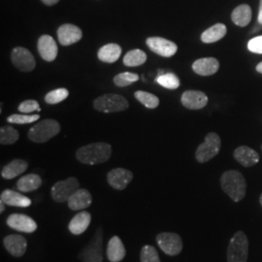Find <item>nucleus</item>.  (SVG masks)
Instances as JSON below:
<instances>
[{"mask_svg":"<svg viewBox=\"0 0 262 262\" xmlns=\"http://www.w3.org/2000/svg\"><path fill=\"white\" fill-rule=\"evenodd\" d=\"M111 145L103 142H98L92 143L80 148L76 152V158L84 164L95 165L106 162L111 158Z\"/></svg>","mask_w":262,"mask_h":262,"instance_id":"nucleus-1","label":"nucleus"},{"mask_svg":"<svg viewBox=\"0 0 262 262\" xmlns=\"http://www.w3.org/2000/svg\"><path fill=\"white\" fill-rule=\"evenodd\" d=\"M221 187L234 202H240L246 196L247 183L239 171L229 170L221 177Z\"/></svg>","mask_w":262,"mask_h":262,"instance_id":"nucleus-2","label":"nucleus"},{"mask_svg":"<svg viewBox=\"0 0 262 262\" xmlns=\"http://www.w3.org/2000/svg\"><path fill=\"white\" fill-rule=\"evenodd\" d=\"M60 132V124L56 120L47 119L36 123L28 133V139L34 143H45Z\"/></svg>","mask_w":262,"mask_h":262,"instance_id":"nucleus-3","label":"nucleus"},{"mask_svg":"<svg viewBox=\"0 0 262 262\" xmlns=\"http://www.w3.org/2000/svg\"><path fill=\"white\" fill-rule=\"evenodd\" d=\"M249 253V240L243 231H237L227 248V262H247Z\"/></svg>","mask_w":262,"mask_h":262,"instance_id":"nucleus-4","label":"nucleus"},{"mask_svg":"<svg viewBox=\"0 0 262 262\" xmlns=\"http://www.w3.org/2000/svg\"><path fill=\"white\" fill-rule=\"evenodd\" d=\"M94 107L99 112L108 114L124 111L129 107V104L120 94H108L97 97L94 101Z\"/></svg>","mask_w":262,"mask_h":262,"instance_id":"nucleus-5","label":"nucleus"},{"mask_svg":"<svg viewBox=\"0 0 262 262\" xmlns=\"http://www.w3.org/2000/svg\"><path fill=\"white\" fill-rule=\"evenodd\" d=\"M83 262H103V231L99 227L79 255Z\"/></svg>","mask_w":262,"mask_h":262,"instance_id":"nucleus-6","label":"nucleus"},{"mask_svg":"<svg viewBox=\"0 0 262 262\" xmlns=\"http://www.w3.org/2000/svg\"><path fill=\"white\" fill-rule=\"evenodd\" d=\"M221 147H222V140L216 133L211 132L207 134L205 140L198 146L195 151L197 161L200 163H205L209 160L214 159L220 152Z\"/></svg>","mask_w":262,"mask_h":262,"instance_id":"nucleus-7","label":"nucleus"},{"mask_svg":"<svg viewBox=\"0 0 262 262\" xmlns=\"http://www.w3.org/2000/svg\"><path fill=\"white\" fill-rule=\"evenodd\" d=\"M80 188V183L75 177H70L63 181L56 182L51 189V195L54 201L63 203L69 200Z\"/></svg>","mask_w":262,"mask_h":262,"instance_id":"nucleus-8","label":"nucleus"},{"mask_svg":"<svg viewBox=\"0 0 262 262\" xmlns=\"http://www.w3.org/2000/svg\"><path fill=\"white\" fill-rule=\"evenodd\" d=\"M11 60L14 66L21 72H31L36 66L33 55L28 49L16 47L11 53Z\"/></svg>","mask_w":262,"mask_h":262,"instance_id":"nucleus-9","label":"nucleus"},{"mask_svg":"<svg viewBox=\"0 0 262 262\" xmlns=\"http://www.w3.org/2000/svg\"><path fill=\"white\" fill-rule=\"evenodd\" d=\"M157 242L161 251L168 255L175 256L183 250V241L180 235L172 232H162L157 236Z\"/></svg>","mask_w":262,"mask_h":262,"instance_id":"nucleus-10","label":"nucleus"},{"mask_svg":"<svg viewBox=\"0 0 262 262\" xmlns=\"http://www.w3.org/2000/svg\"><path fill=\"white\" fill-rule=\"evenodd\" d=\"M146 44L151 52L162 57H171L174 56L178 51V46L174 42L167 40L165 38H147Z\"/></svg>","mask_w":262,"mask_h":262,"instance_id":"nucleus-11","label":"nucleus"},{"mask_svg":"<svg viewBox=\"0 0 262 262\" xmlns=\"http://www.w3.org/2000/svg\"><path fill=\"white\" fill-rule=\"evenodd\" d=\"M6 223L12 229L19 232L32 233L37 229L36 222L32 217L24 214H12L7 217Z\"/></svg>","mask_w":262,"mask_h":262,"instance_id":"nucleus-12","label":"nucleus"},{"mask_svg":"<svg viewBox=\"0 0 262 262\" xmlns=\"http://www.w3.org/2000/svg\"><path fill=\"white\" fill-rule=\"evenodd\" d=\"M83 37V32L77 26L66 24L57 29L58 42L62 46H70L79 42Z\"/></svg>","mask_w":262,"mask_h":262,"instance_id":"nucleus-13","label":"nucleus"},{"mask_svg":"<svg viewBox=\"0 0 262 262\" xmlns=\"http://www.w3.org/2000/svg\"><path fill=\"white\" fill-rule=\"evenodd\" d=\"M133 179L132 172L124 168H116L107 174L108 184L117 190H122L128 186Z\"/></svg>","mask_w":262,"mask_h":262,"instance_id":"nucleus-14","label":"nucleus"},{"mask_svg":"<svg viewBox=\"0 0 262 262\" xmlns=\"http://www.w3.org/2000/svg\"><path fill=\"white\" fill-rule=\"evenodd\" d=\"M38 53L40 56L49 62L54 61L57 56L58 49L55 39L51 35H42L38 39Z\"/></svg>","mask_w":262,"mask_h":262,"instance_id":"nucleus-15","label":"nucleus"},{"mask_svg":"<svg viewBox=\"0 0 262 262\" xmlns=\"http://www.w3.org/2000/svg\"><path fill=\"white\" fill-rule=\"evenodd\" d=\"M6 251L15 257L23 256L28 249L27 239L19 234H11L3 239Z\"/></svg>","mask_w":262,"mask_h":262,"instance_id":"nucleus-16","label":"nucleus"},{"mask_svg":"<svg viewBox=\"0 0 262 262\" xmlns=\"http://www.w3.org/2000/svg\"><path fill=\"white\" fill-rule=\"evenodd\" d=\"M181 102L189 110H199L206 106L208 97L203 92L187 91L182 95Z\"/></svg>","mask_w":262,"mask_h":262,"instance_id":"nucleus-17","label":"nucleus"},{"mask_svg":"<svg viewBox=\"0 0 262 262\" xmlns=\"http://www.w3.org/2000/svg\"><path fill=\"white\" fill-rule=\"evenodd\" d=\"M93 197L91 192L85 188H79L67 201L68 207L72 211H82L91 206Z\"/></svg>","mask_w":262,"mask_h":262,"instance_id":"nucleus-18","label":"nucleus"},{"mask_svg":"<svg viewBox=\"0 0 262 262\" xmlns=\"http://www.w3.org/2000/svg\"><path fill=\"white\" fill-rule=\"evenodd\" d=\"M220 68V62L215 57H203L195 60L192 70L200 76L214 75Z\"/></svg>","mask_w":262,"mask_h":262,"instance_id":"nucleus-19","label":"nucleus"},{"mask_svg":"<svg viewBox=\"0 0 262 262\" xmlns=\"http://www.w3.org/2000/svg\"><path fill=\"white\" fill-rule=\"evenodd\" d=\"M234 159L244 167H251L259 161V155L248 146H241L234 150Z\"/></svg>","mask_w":262,"mask_h":262,"instance_id":"nucleus-20","label":"nucleus"},{"mask_svg":"<svg viewBox=\"0 0 262 262\" xmlns=\"http://www.w3.org/2000/svg\"><path fill=\"white\" fill-rule=\"evenodd\" d=\"M0 200L8 206L27 208L31 205V200L28 196L12 189H5L1 192Z\"/></svg>","mask_w":262,"mask_h":262,"instance_id":"nucleus-21","label":"nucleus"},{"mask_svg":"<svg viewBox=\"0 0 262 262\" xmlns=\"http://www.w3.org/2000/svg\"><path fill=\"white\" fill-rule=\"evenodd\" d=\"M91 221L92 215L86 211H82L79 214L74 215V217L70 221L68 225V229L72 234H83L91 225Z\"/></svg>","mask_w":262,"mask_h":262,"instance_id":"nucleus-22","label":"nucleus"},{"mask_svg":"<svg viewBox=\"0 0 262 262\" xmlns=\"http://www.w3.org/2000/svg\"><path fill=\"white\" fill-rule=\"evenodd\" d=\"M107 257L110 262H121L124 258L126 251L120 237L114 236L107 245Z\"/></svg>","mask_w":262,"mask_h":262,"instance_id":"nucleus-23","label":"nucleus"},{"mask_svg":"<svg viewBox=\"0 0 262 262\" xmlns=\"http://www.w3.org/2000/svg\"><path fill=\"white\" fill-rule=\"evenodd\" d=\"M28 163L24 159H14L1 170L2 178L12 180L27 171Z\"/></svg>","mask_w":262,"mask_h":262,"instance_id":"nucleus-24","label":"nucleus"},{"mask_svg":"<svg viewBox=\"0 0 262 262\" xmlns=\"http://www.w3.org/2000/svg\"><path fill=\"white\" fill-rule=\"evenodd\" d=\"M121 55H122V48L120 45L115 43L104 45L103 47L99 49L97 53L98 58L106 63L116 62L121 57Z\"/></svg>","mask_w":262,"mask_h":262,"instance_id":"nucleus-25","label":"nucleus"},{"mask_svg":"<svg viewBox=\"0 0 262 262\" xmlns=\"http://www.w3.org/2000/svg\"><path fill=\"white\" fill-rule=\"evenodd\" d=\"M252 9L248 4H242L236 7L232 14H231V19L236 26L238 27H247L251 20H252Z\"/></svg>","mask_w":262,"mask_h":262,"instance_id":"nucleus-26","label":"nucleus"},{"mask_svg":"<svg viewBox=\"0 0 262 262\" xmlns=\"http://www.w3.org/2000/svg\"><path fill=\"white\" fill-rule=\"evenodd\" d=\"M227 29L224 24H216L215 26L206 29L201 34V41L206 44L215 43L225 37Z\"/></svg>","mask_w":262,"mask_h":262,"instance_id":"nucleus-27","label":"nucleus"},{"mask_svg":"<svg viewBox=\"0 0 262 262\" xmlns=\"http://www.w3.org/2000/svg\"><path fill=\"white\" fill-rule=\"evenodd\" d=\"M42 180L36 174H28L19 178L17 187L21 192H31L41 187Z\"/></svg>","mask_w":262,"mask_h":262,"instance_id":"nucleus-28","label":"nucleus"},{"mask_svg":"<svg viewBox=\"0 0 262 262\" xmlns=\"http://www.w3.org/2000/svg\"><path fill=\"white\" fill-rule=\"evenodd\" d=\"M147 61V55L144 51L135 49L129 51L123 57V64L127 67H136Z\"/></svg>","mask_w":262,"mask_h":262,"instance_id":"nucleus-29","label":"nucleus"},{"mask_svg":"<svg viewBox=\"0 0 262 262\" xmlns=\"http://www.w3.org/2000/svg\"><path fill=\"white\" fill-rule=\"evenodd\" d=\"M134 96L139 102L149 109H156L159 105V98L155 94L143 91H137L135 92Z\"/></svg>","mask_w":262,"mask_h":262,"instance_id":"nucleus-30","label":"nucleus"},{"mask_svg":"<svg viewBox=\"0 0 262 262\" xmlns=\"http://www.w3.org/2000/svg\"><path fill=\"white\" fill-rule=\"evenodd\" d=\"M19 134L12 126H3L0 128V143L1 145H12L19 140Z\"/></svg>","mask_w":262,"mask_h":262,"instance_id":"nucleus-31","label":"nucleus"},{"mask_svg":"<svg viewBox=\"0 0 262 262\" xmlns=\"http://www.w3.org/2000/svg\"><path fill=\"white\" fill-rule=\"evenodd\" d=\"M157 82L161 86L167 90H176L180 86V80L178 77L173 73H164L162 75L159 76L157 79Z\"/></svg>","mask_w":262,"mask_h":262,"instance_id":"nucleus-32","label":"nucleus"},{"mask_svg":"<svg viewBox=\"0 0 262 262\" xmlns=\"http://www.w3.org/2000/svg\"><path fill=\"white\" fill-rule=\"evenodd\" d=\"M138 80H139L138 74L131 73V72H123L114 77V84L117 86L123 88L137 82Z\"/></svg>","mask_w":262,"mask_h":262,"instance_id":"nucleus-33","label":"nucleus"},{"mask_svg":"<svg viewBox=\"0 0 262 262\" xmlns=\"http://www.w3.org/2000/svg\"><path fill=\"white\" fill-rule=\"evenodd\" d=\"M69 95V92L66 89H56L50 93H48L45 96V101L46 103L50 105H55V104L59 103L63 100H66V98Z\"/></svg>","mask_w":262,"mask_h":262,"instance_id":"nucleus-34","label":"nucleus"},{"mask_svg":"<svg viewBox=\"0 0 262 262\" xmlns=\"http://www.w3.org/2000/svg\"><path fill=\"white\" fill-rule=\"evenodd\" d=\"M140 260L141 262H160L157 249L149 245L144 246L141 250Z\"/></svg>","mask_w":262,"mask_h":262,"instance_id":"nucleus-35","label":"nucleus"},{"mask_svg":"<svg viewBox=\"0 0 262 262\" xmlns=\"http://www.w3.org/2000/svg\"><path fill=\"white\" fill-rule=\"evenodd\" d=\"M40 119L39 115H24V114H14L7 118V122L16 124H27L38 121Z\"/></svg>","mask_w":262,"mask_h":262,"instance_id":"nucleus-36","label":"nucleus"},{"mask_svg":"<svg viewBox=\"0 0 262 262\" xmlns=\"http://www.w3.org/2000/svg\"><path fill=\"white\" fill-rule=\"evenodd\" d=\"M18 109H19V111L20 113L29 114V113L38 111L40 108H39V103H38L36 100L29 99V100H26V101H24V102L19 104Z\"/></svg>","mask_w":262,"mask_h":262,"instance_id":"nucleus-37","label":"nucleus"},{"mask_svg":"<svg viewBox=\"0 0 262 262\" xmlns=\"http://www.w3.org/2000/svg\"><path fill=\"white\" fill-rule=\"evenodd\" d=\"M248 49L254 54H262V35L251 39L248 43Z\"/></svg>","mask_w":262,"mask_h":262,"instance_id":"nucleus-38","label":"nucleus"},{"mask_svg":"<svg viewBox=\"0 0 262 262\" xmlns=\"http://www.w3.org/2000/svg\"><path fill=\"white\" fill-rule=\"evenodd\" d=\"M41 1L47 6H54L56 3H58L59 0H41Z\"/></svg>","mask_w":262,"mask_h":262,"instance_id":"nucleus-39","label":"nucleus"},{"mask_svg":"<svg viewBox=\"0 0 262 262\" xmlns=\"http://www.w3.org/2000/svg\"><path fill=\"white\" fill-rule=\"evenodd\" d=\"M258 24L262 25V0L259 1V10H258V17H257Z\"/></svg>","mask_w":262,"mask_h":262,"instance_id":"nucleus-40","label":"nucleus"},{"mask_svg":"<svg viewBox=\"0 0 262 262\" xmlns=\"http://www.w3.org/2000/svg\"><path fill=\"white\" fill-rule=\"evenodd\" d=\"M4 202L3 201H1L0 200V213L2 214V213H4V211H5V206H4Z\"/></svg>","mask_w":262,"mask_h":262,"instance_id":"nucleus-41","label":"nucleus"},{"mask_svg":"<svg viewBox=\"0 0 262 262\" xmlns=\"http://www.w3.org/2000/svg\"><path fill=\"white\" fill-rule=\"evenodd\" d=\"M256 71H257L258 73L262 74V61L256 66Z\"/></svg>","mask_w":262,"mask_h":262,"instance_id":"nucleus-42","label":"nucleus"},{"mask_svg":"<svg viewBox=\"0 0 262 262\" xmlns=\"http://www.w3.org/2000/svg\"><path fill=\"white\" fill-rule=\"evenodd\" d=\"M259 203H260V205H261L262 207V193L261 195H260V197H259Z\"/></svg>","mask_w":262,"mask_h":262,"instance_id":"nucleus-43","label":"nucleus"},{"mask_svg":"<svg viewBox=\"0 0 262 262\" xmlns=\"http://www.w3.org/2000/svg\"><path fill=\"white\" fill-rule=\"evenodd\" d=\"M261 148H262V147H261Z\"/></svg>","mask_w":262,"mask_h":262,"instance_id":"nucleus-44","label":"nucleus"}]
</instances>
